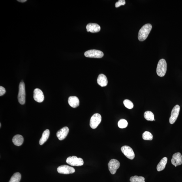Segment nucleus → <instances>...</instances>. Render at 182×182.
Instances as JSON below:
<instances>
[{"mask_svg":"<svg viewBox=\"0 0 182 182\" xmlns=\"http://www.w3.org/2000/svg\"><path fill=\"white\" fill-rule=\"evenodd\" d=\"M84 55L87 57L101 58L103 56L104 53L101 51L93 49L86 51L85 52Z\"/></svg>","mask_w":182,"mask_h":182,"instance_id":"423d86ee","label":"nucleus"},{"mask_svg":"<svg viewBox=\"0 0 182 182\" xmlns=\"http://www.w3.org/2000/svg\"><path fill=\"white\" fill-rule=\"evenodd\" d=\"M66 162L67 163L73 166H80L84 164L83 160L81 158H78L76 156H73L68 157Z\"/></svg>","mask_w":182,"mask_h":182,"instance_id":"20e7f679","label":"nucleus"},{"mask_svg":"<svg viewBox=\"0 0 182 182\" xmlns=\"http://www.w3.org/2000/svg\"><path fill=\"white\" fill-rule=\"evenodd\" d=\"M126 4V1L125 0H119L118 1L115 3L116 8H118L121 6L125 5Z\"/></svg>","mask_w":182,"mask_h":182,"instance_id":"a878e982","label":"nucleus"},{"mask_svg":"<svg viewBox=\"0 0 182 182\" xmlns=\"http://www.w3.org/2000/svg\"><path fill=\"white\" fill-rule=\"evenodd\" d=\"M50 131L48 129L45 130L43 132L42 137L40 139L39 141V144L40 145H42L47 140L50 135Z\"/></svg>","mask_w":182,"mask_h":182,"instance_id":"6ab92c4d","label":"nucleus"},{"mask_svg":"<svg viewBox=\"0 0 182 182\" xmlns=\"http://www.w3.org/2000/svg\"><path fill=\"white\" fill-rule=\"evenodd\" d=\"M86 29L87 32L96 33L100 31V27L99 25L96 23H89L87 25Z\"/></svg>","mask_w":182,"mask_h":182,"instance_id":"4468645a","label":"nucleus"},{"mask_svg":"<svg viewBox=\"0 0 182 182\" xmlns=\"http://www.w3.org/2000/svg\"><path fill=\"white\" fill-rule=\"evenodd\" d=\"M152 28V25L150 24H147L143 25L139 32V40L140 41H143L146 39Z\"/></svg>","mask_w":182,"mask_h":182,"instance_id":"f257e3e1","label":"nucleus"},{"mask_svg":"<svg viewBox=\"0 0 182 182\" xmlns=\"http://www.w3.org/2000/svg\"><path fill=\"white\" fill-rule=\"evenodd\" d=\"M142 138L145 140H152L153 139V135L150 132L145 131L142 134Z\"/></svg>","mask_w":182,"mask_h":182,"instance_id":"5701e85b","label":"nucleus"},{"mask_svg":"<svg viewBox=\"0 0 182 182\" xmlns=\"http://www.w3.org/2000/svg\"><path fill=\"white\" fill-rule=\"evenodd\" d=\"M25 84L22 81L19 85V93L18 96V101L21 105H24L25 102Z\"/></svg>","mask_w":182,"mask_h":182,"instance_id":"7ed1b4c3","label":"nucleus"},{"mask_svg":"<svg viewBox=\"0 0 182 182\" xmlns=\"http://www.w3.org/2000/svg\"><path fill=\"white\" fill-rule=\"evenodd\" d=\"M154 121H155V119L154 120Z\"/></svg>","mask_w":182,"mask_h":182,"instance_id":"c756f323","label":"nucleus"},{"mask_svg":"<svg viewBox=\"0 0 182 182\" xmlns=\"http://www.w3.org/2000/svg\"><path fill=\"white\" fill-rule=\"evenodd\" d=\"M69 131V128L67 127L61 128L57 132V137L59 140H64L67 136Z\"/></svg>","mask_w":182,"mask_h":182,"instance_id":"ddd939ff","label":"nucleus"},{"mask_svg":"<svg viewBox=\"0 0 182 182\" xmlns=\"http://www.w3.org/2000/svg\"><path fill=\"white\" fill-rule=\"evenodd\" d=\"M123 104L128 109H132L133 108V103L129 100L127 99L124 100Z\"/></svg>","mask_w":182,"mask_h":182,"instance_id":"393cba45","label":"nucleus"},{"mask_svg":"<svg viewBox=\"0 0 182 182\" xmlns=\"http://www.w3.org/2000/svg\"><path fill=\"white\" fill-rule=\"evenodd\" d=\"M180 107L179 105H176L173 108L171 111V116L169 119V123L173 124L176 121L179 114Z\"/></svg>","mask_w":182,"mask_h":182,"instance_id":"9d476101","label":"nucleus"},{"mask_svg":"<svg viewBox=\"0 0 182 182\" xmlns=\"http://www.w3.org/2000/svg\"><path fill=\"white\" fill-rule=\"evenodd\" d=\"M173 165L176 167L182 164V156L180 153H175L173 155L171 160Z\"/></svg>","mask_w":182,"mask_h":182,"instance_id":"f8f14e48","label":"nucleus"},{"mask_svg":"<svg viewBox=\"0 0 182 182\" xmlns=\"http://www.w3.org/2000/svg\"><path fill=\"white\" fill-rule=\"evenodd\" d=\"M18 1L21 3H24L27 1L26 0H18Z\"/></svg>","mask_w":182,"mask_h":182,"instance_id":"cd10ccee","label":"nucleus"},{"mask_svg":"<svg viewBox=\"0 0 182 182\" xmlns=\"http://www.w3.org/2000/svg\"><path fill=\"white\" fill-rule=\"evenodd\" d=\"M130 182H145V178L142 176H138L135 175L130 178Z\"/></svg>","mask_w":182,"mask_h":182,"instance_id":"4be33fe9","label":"nucleus"},{"mask_svg":"<svg viewBox=\"0 0 182 182\" xmlns=\"http://www.w3.org/2000/svg\"><path fill=\"white\" fill-rule=\"evenodd\" d=\"M6 90L5 88L3 86H0V96H3L6 93Z\"/></svg>","mask_w":182,"mask_h":182,"instance_id":"bb28decb","label":"nucleus"},{"mask_svg":"<svg viewBox=\"0 0 182 182\" xmlns=\"http://www.w3.org/2000/svg\"><path fill=\"white\" fill-rule=\"evenodd\" d=\"M33 98L36 102L38 103H41L43 101L44 96L41 90L38 89H36L34 90Z\"/></svg>","mask_w":182,"mask_h":182,"instance_id":"9b49d317","label":"nucleus"},{"mask_svg":"<svg viewBox=\"0 0 182 182\" xmlns=\"http://www.w3.org/2000/svg\"><path fill=\"white\" fill-rule=\"evenodd\" d=\"M144 117L147 121H154V115L153 113L150 111H147L144 113Z\"/></svg>","mask_w":182,"mask_h":182,"instance_id":"412c9836","label":"nucleus"},{"mask_svg":"<svg viewBox=\"0 0 182 182\" xmlns=\"http://www.w3.org/2000/svg\"><path fill=\"white\" fill-rule=\"evenodd\" d=\"M98 84L102 87L106 86L108 84V80L106 76L103 74H100L97 79Z\"/></svg>","mask_w":182,"mask_h":182,"instance_id":"dca6fc26","label":"nucleus"},{"mask_svg":"<svg viewBox=\"0 0 182 182\" xmlns=\"http://www.w3.org/2000/svg\"><path fill=\"white\" fill-rule=\"evenodd\" d=\"M167 70V64L165 60L160 59L158 61L157 68V75L160 77L164 76L166 73Z\"/></svg>","mask_w":182,"mask_h":182,"instance_id":"f03ea898","label":"nucleus"},{"mask_svg":"<svg viewBox=\"0 0 182 182\" xmlns=\"http://www.w3.org/2000/svg\"><path fill=\"white\" fill-rule=\"evenodd\" d=\"M79 100L76 96H70L68 99V103L73 108H76L79 105Z\"/></svg>","mask_w":182,"mask_h":182,"instance_id":"2eb2a0df","label":"nucleus"},{"mask_svg":"<svg viewBox=\"0 0 182 182\" xmlns=\"http://www.w3.org/2000/svg\"><path fill=\"white\" fill-rule=\"evenodd\" d=\"M0 127H1V123H0Z\"/></svg>","mask_w":182,"mask_h":182,"instance_id":"c85d7f7f","label":"nucleus"},{"mask_svg":"<svg viewBox=\"0 0 182 182\" xmlns=\"http://www.w3.org/2000/svg\"><path fill=\"white\" fill-rule=\"evenodd\" d=\"M57 171L59 173L64 174H72L75 171L74 168L67 165H63L59 166L57 168Z\"/></svg>","mask_w":182,"mask_h":182,"instance_id":"6e6552de","label":"nucleus"},{"mask_svg":"<svg viewBox=\"0 0 182 182\" xmlns=\"http://www.w3.org/2000/svg\"><path fill=\"white\" fill-rule=\"evenodd\" d=\"M120 166V163L117 160H111L108 164L109 170L111 174H114Z\"/></svg>","mask_w":182,"mask_h":182,"instance_id":"0eeeda50","label":"nucleus"},{"mask_svg":"<svg viewBox=\"0 0 182 182\" xmlns=\"http://www.w3.org/2000/svg\"><path fill=\"white\" fill-rule=\"evenodd\" d=\"M168 158L165 157L162 159L157 166V170L158 171H160L163 170L165 168L167 162Z\"/></svg>","mask_w":182,"mask_h":182,"instance_id":"a211bd4d","label":"nucleus"},{"mask_svg":"<svg viewBox=\"0 0 182 182\" xmlns=\"http://www.w3.org/2000/svg\"><path fill=\"white\" fill-rule=\"evenodd\" d=\"M102 121L101 115L98 113H96L91 118L90 126L93 129H95L99 125Z\"/></svg>","mask_w":182,"mask_h":182,"instance_id":"39448f33","label":"nucleus"},{"mask_svg":"<svg viewBox=\"0 0 182 182\" xmlns=\"http://www.w3.org/2000/svg\"><path fill=\"white\" fill-rule=\"evenodd\" d=\"M122 153L128 159L133 160L135 157V155L133 150L128 146L125 145L122 147L121 149Z\"/></svg>","mask_w":182,"mask_h":182,"instance_id":"1a4fd4ad","label":"nucleus"},{"mask_svg":"<svg viewBox=\"0 0 182 182\" xmlns=\"http://www.w3.org/2000/svg\"><path fill=\"white\" fill-rule=\"evenodd\" d=\"M13 142L17 146H20L24 142V138L22 136L20 135H16L12 139Z\"/></svg>","mask_w":182,"mask_h":182,"instance_id":"f3484780","label":"nucleus"},{"mask_svg":"<svg viewBox=\"0 0 182 182\" xmlns=\"http://www.w3.org/2000/svg\"><path fill=\"white\" fill-rule=\"evenodd\" d=\"M119 127L121 128H125L127 127L128 123L125 119H121L118 123Z\"/></svg>","mask_w":182,"mask_h":182,"instance_id":"b1692460","label":"nucleus"},{"mask_svg":"<svg viewBox=\"0 0 182 182\" xmlns=\"http://www.w3.org/2000/svg\"><path fill=\"white\" fill-rule=\"evenodd\" d=\"M21 177V175L20 173H15L10 178L9 182H20Z\"/></svg>","mask_w":182,"mask_h":182,"instance_id":"aec40b11","label":"nucleus"}]
</instances>
